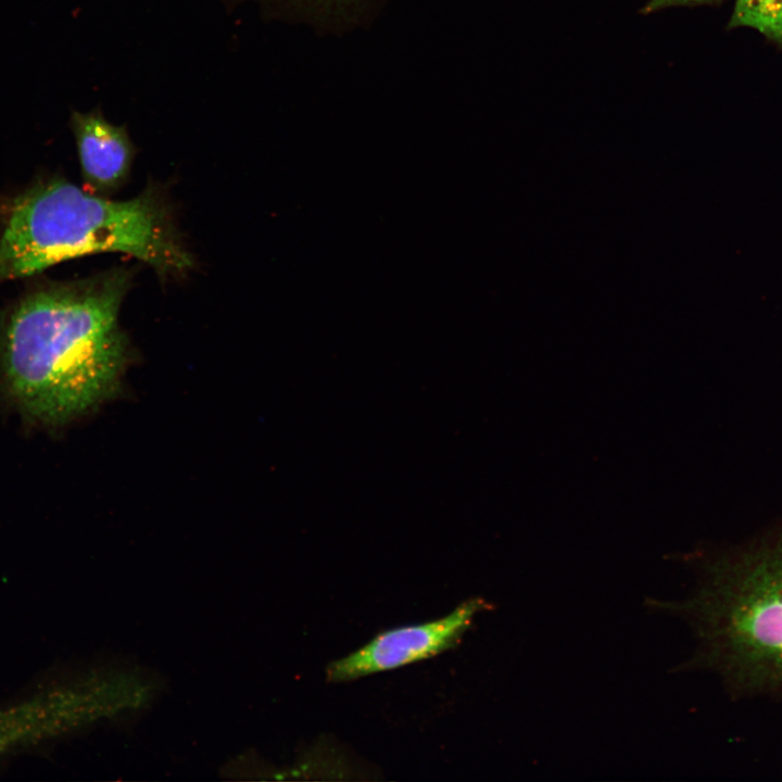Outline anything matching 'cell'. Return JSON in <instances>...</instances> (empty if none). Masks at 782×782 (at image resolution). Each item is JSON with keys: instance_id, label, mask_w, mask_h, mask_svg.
I'll return each instance as SVG.
<instances>
[{"instance_id": "1", "label": "cell", "mask_w": 782, "mask_h": 782, "mask_svg": "<svg viewBox=\"0 0 782 782\" xmlns=\"http://www.w3.org/2000/svg\"><path fill=\"white\" fill-rule=\"evenodd\" d=\"M129 270L37 286L0 321V374L17 408L58 426L96 408L116 390L126 360L118 312Z\"/></svg>"}, {"instance_id": "2", "label": "cell", "mask_w": 782, "mask_h": 782, "mask_svg": "<svg viewBox=\"0 0 782 782\" xmlns=\"http://www.w3.org/2000/svg\"><path fill=\"white\" fill-rule=\"evenodd\" d=\"M685 558L696 573L689 595L645 603L691 627L697 646L680 668L710 670L737 693L782 695V527Z\"/></svg>"}, {"instance_id": "3", "label": "cell", "mask_w": 782, "mask_h": 782, "mask_svg": "<svg viewBox=\"0 0 782 782\" xmlns=\"http://www.w3.org/2000/svg\"><path fill=\"white\" fill-rule=\"evenodd\" d=\"M100 252L127 253L163 275L192 267L155 189L115 201L51 178L8 203L0 224V285Z\"/></svg>"}, {"instance_id": "4", "label": "cell", "mask_w": 782, "mask_h": 782, "mask_svg": "<svg viewBox=\"0 0 782 782\" xmlns=\"http://www.w3.org/2000/svg\"><path fill=\"white\" fill-rule=\"evenodd\" d=\"M488 607L484 600L471 598L442 618L381 632L357 651L330 663L327 679L351 681L433 657L454 646L475 616Z\"/></svg>"}, {"instance_id": "5", "label": "cell", "mask_w": 782, "mask_h": 782, "mask_svg": "<svg viewBox=\"0 0 782 782\" xmlns=\"http://www.w3.org/2000/svg\"><path fill=\"white\" fill-rule=\"evenodd\" d=\"M81 176L88 190L104 194L128 177L134 149L123 127L99 113H76L72 118Z\"/></svg>"}, {"instance_id": "6", "label": "cell", "mask_w": 782, "mask_h": 782, "mask_svg": "<svg viewBox=\"0 0 782 782\" xmlns=\"http://www.w3.org/2000/svg\"><path fill=\"white\" fill-rule=\"evenodd\" d=\"M730 27H751L782 45V0H735Z\"/></svg>"}, {"instance_id": "7", "label": "cell", "mask_w": 782, "mask_h": 782, "mask_svg": "<svg viewBox=\"0 0 782 782\" xmlns=\"http://www.w3.org/2000/svg\"><path fill=\"white\" fill-rule=\"evenodd\" d=\"M720 0H648L641 12L643 14H651L667 8L712 4Z\"/></svg>"}]
</instances>
